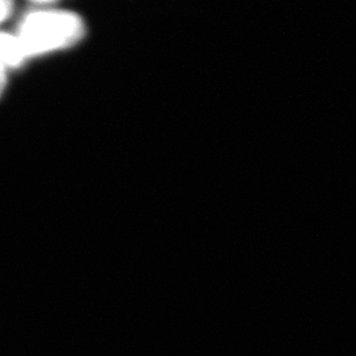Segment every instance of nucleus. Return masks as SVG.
I'll use <instances>...</instances> for the list:
<instances>
[{"instance_id": "f257e3e1", "label": "nucleus", "mask_w": 356, "mask_h": 356, "mask_svg": "<svg viewBox=\"0 0 356 356\" xmlns=\"http://www.w3.org/2000/svg\"><path fill=\"white\" fill-rule=\"evenodd\" d=\"M15 35L27 58H31L78 44L86 35V24L71 10H35L21 19Z\"/></svg>"}, {"instance_id": "f03ea898", "label": "nucleus", "mask_w": 356, "mask_h": 356, "mask_svg": "<svg viewBox=\"0 0 356 356\" xmlns=\"http://www.w3.org/2000/svg\"><path fill=\"white\" fill-rule=\"evenodd\" d=\"M27 59L17 35L0 31V63L8 70L19 69Z\"/></svg>"}, {"instance_id": "7ed1b4c3", "label": "nucleus", "mask_w": 356, "mask_h": 356, "mask_svg": "<svg viewBox=\"0 0 356 356\" xmlns=\"http://www.w3.org/2000/svg\"><path fill=\"white\" fill-rule=\"evenodd\" d=\"M13 0H0V22L7 20L13 13Z\"/></svg>"}, {"instance_id": "20e7f679", "label": "nucleus", "mask_w": 356, "mask_h": 356, "mask_svg": "<svg viewBox=\"0 0 356 356\" xmlns=\"http://www.w3.org/2000/svg\"><path fill=\"white\" fill-rule=\"evenodd\" d=\"M7 81H8V69L0 63V96L6 88Z\"/></svg>"}, {"instance_id": "39448f33", "label": "nucleus", "mask_w": 356, "mask_h": 356, "mask_svg": "<svg viewBox=\"0 0 356 356\" xmlns=\"http://www.w3.org/2000/svg\"><path fill=\"white\" fill-rule=\"evenodd\" d=\"M33 1L38 3H55L57 0H33Z\"/></svg>"}]
</instances>
